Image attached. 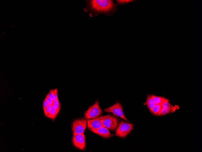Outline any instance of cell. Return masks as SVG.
Masks as SVG:
<instances>
[{
	"instance_id": "1",
	"label": "cell",
	"mask_w": 202,
	"mask_h": 152,
	"mask_svg": "<svg viewBox=\"0 0 202 152\" xmlns=\"http://www.w3.org/2000/svg\"><path fill=\"white\" fill-rule=\"evenodd\" d=\"M87 5L84 9L85 11H90L91 17L99 14L111 16L118 10V6L113 0H87Z\"/></svg>"
},
{
	"instance_id": "2",
	"label": "cell",
	"mask_w": 202,
	"mask_h": 152,
	"mask_svg": "<svg viewBox=\"0 0 202 152\" xmlns=\"http://www.w3.org/2000/svg\"><path fill=\"white\" fill-rule=\"evenodd\" d=\"M103 113L99 105V100H97L95 103L91 105L84 113V118L85 120H88L97 118Z\"/></svg>"
},
{
	"instance_id": "3",
	"label": "cell",
	"mask_w": 202,
	"mask_h": 152,
	"mask_svg": "<svg viewBox=\"0 0 202 152\" xmlns=\"http://www.w3.org/2000/svg\"><path fill=\"white\" fill-rule=\"evenodd\" d=\"M133 125L132 123L121 121L116 130L115 135L121 137H124L129 133L132 130Z\"/></svg>"
},
{
	"instance_id": "4",
	"label": "cell",
	"mask_w": 202,
	"mask_h": 152,
	"mask_svg": "<svg viewBox=\"0 0 202 152\" xmlns=\"http://www.w3.org/2000/svg\"><path fill=\"white\" fill-rule=\"evenodd\" d=\"M87 122L85 119L80 118L74 120L72 123V128L73 134L84 133L87 127Z\"/></svg>"
},
{
	"instance_id": "5",
	"label": "cell",
	"mask_w": 202,
	"mask_h": 152,
	"mask_svg": "<svg viewBox=\"0 0 202 152\" xmlns=\"http://www.w3.org/2000/svg\"><path fill=\"white\" fill-rule=\"evenodd\" d=\"M104 110L107 112L112 113L115 116L120 117L127 122H129L125 116L122 106L119 102L116 103L112 106L105 109Z\"/></svg>"
},
{
	"instance_id": "6",
	"label": "cell",
	"mask_w": 202,
	"mask_h": 152,
	"mask_svg": "<svg viewBox=\"0 0 202 152\" xmlns=\"http://www.w3.org/2000/svg\"><path fill=\"white\" fill-rule=\"evenodd\" d=\"M101 121L105 127L111 130H116L119 123L118 119L113 115L101 120Z\"/></svg>"
},
{
	"instance_id": "7",
	"label": "cell",
	"mask_w": 202,
	"mask_h": 152,
	"mask_svg": "<svg viewBox=\"0 0 202 152\" xmlns=\"http://www.w3.org/2000/svg\"><path fill=\"white\" fill-rule=\"evenodd\" d=\"M72 140L73 145L76 147L82 150H85L86 145L84 133L73 134Z\"/></svg>"
},
{
	"instance_id": "8",
	"label": "cell",
	"mask_w": 202,
	"mask_h": 152,
	"mask_svg": "<svg viewBox=\"0 0 202 152\" xmlns=\"http://www.w3.org/2000/svg\"><path fill=\"white\" fill-rule=\"evenodd\" d=\"M110 115V114L103 115L95 118L87 120V122L88 128H97L101 127H105L103 125L101 120L109 117Z\"/></svg>"
},
{
	"instance_id": "9",
	"label": "cell",
	"mask_w": 202,
	"mask_h": 152,
	"mask_svg": "<svg viewBox=\"0 0 202 152\" xmlns=\"http://www.w3.org/2000/svg\"><path fill=\"white\" fill-rule=\"evenodd\" d=\"M176 108L177 107H174L171 104L168 100L161 104L160 110L158 116H163L173 112L175 110V108Z\"/></svg>"
},
{
	"instance_id": "10",
	"label": "cell",
	"mask_w": 202,
	"mask_h": 152,
	"mask_svg": "<svg viewBox=\"0 0 202 152\" xmlns=\"http://www.w3.org/2000/svg\"><path fill=\"white\" fill-rule=\"evenodd\" d=\"M91 131L100 136L103 138H108L113 136L114 134L111 133L108 129L105 127L97 128H89Z\"/></svg>"
},
{
	"instance_id": "11",
	"label": "cell",
	"mask_w": 202,
	"mask_h": 152,
	"mask_svg": "<svg viewBox=\"0 0 202 152\" xmlns=\"http://www.w3.org/2000/svg\"><path fill=\"white\" fill-rule=\"evenodd\" d=\"M145 104L151 112L156 105L152 98V94L147 95Z\"/></svg>"
},
{
	"instance_id": "12",
	"label": "cell",
	"mask_w": 202,
	"mask_h": 152,
	"mask_svg": "<svg viewBox=\"0 0 202 152\" xmlns=\"http://www.w3.org/2000/svg\"><path fill=\"white\" fill-rule=\"evenodd\" d=\"M152 98L156 104H161L164 102L168 100L166 98L152 94Z\"/></svg>"
},
{
	"instance_id": "13",
	"label": "cell",
	"mask_w": 202,
	"mask_h": 152,
	"mask_svg": "<svg viewBox=\"0 0 202 152\" xmlns=\"http://www.w3.org/2000/svg\"><path fill=\"white\" fill-rule=\"evenodd\" d=\"M58 90L57 88L52 89L50 90L47 95L51 98L53 101L58 98L57 95Z\"/></svg>"
},
{
	"instance_id": "14",
	"label": "cell",
	"mask_w": 202,
	"mask_h": 152,
	"mask_svg": "<svg viewBox=\"0 0 202 152\" xmlns=\"http://www.w3.org/2000/svg\"><path fill=\"white\" fill-rule=\"evenodd\" d=\"M57 115L58 114L56 113V110L54 105L53 104L52 105L51 108L50 112L47 115V117L52 120H54Z\"/></svg>"
},
{
	"instance_id": "15",
	"label": "cell",
	"mask_w": 202,
	"mask_h": 152,
	"mask_svg": "<svg viewBox=\"0 0 202 152\" xmlns=\"http://www.w3.org/2000/svg\"><path fill=\"white\" fill-rule=\"evenodd\" d=\"M161 105L158 104H156L152 110L151 112L155 115L158 116V114L160 110Z\"/></svg>"
},
{
	"instance_id": "16",
	"label": "cell",
	"mask_w": 202,
	"mask_h": 152,
	"mask_svg": "<svg viewBox=\"0 0 202 152\" xmlns=\"http://www.w3.org/2000/svg\"><path fill=\"white\" fill-rule=\"evenodd\" d=\"M53 104L55 108L57 113L58 114L60 109V103L58 98L53 101Z\"/></svg>"
},
{
	"instance_id": "17",
	"label": "cell",
	"mask_w": 202,
	"mask_h": 152,
	"mask_svg": "<svg viewBox=\"0 0 202 152\" xmlns=\"http://www.w3.org/2000/svg\"><path fill=\"white\" fill-rule=\"evenodd\" d=\"M116 1L117 4L119 5H123L135 1L132 0H117Z\"/></svg>"
},
{
	"instance_id": "18",
	"label": "cell",
	"mask_w": 202,
	"mask_h": 152,
	"mask_svg": "<svg viewBox=\"0 0 202 152\" xmlns=\"http://www.w3.org/2000/svg\"><path fill=\"white\" fill-rule=\"evenodd\" d=\"M52 105L49 104L48 106L44 110V113L45 116H47L50 111Z\"/></svg>"
},
{
	"instance_id": "19",
	"label": "cell",
	"mask_w": 202,
	"mask_h": 152,
	"mask_svg": "<svg viewBox=\"0 0 202 152\" xmlns=\"http://www.w3.org/2000/svg\"><path fill=\"white\" fill-rule=\"evenodd\" d=\"M49 102L45 99H44L43 103V110H44L49 105Z\"/></svg>"
},
{
	"instance_id": "20",
	"label": "cell",
	"mask_w": 202,
	"mask_h": 152,
	"mask_svg": "<svg viewBox=\"0 0 202 152\" xmlns=\"http://www.w3.org/2000/svg\"><path fill=\"white\" fill-rule=\"evenodd\" d=\"M49 103V104L52 105L53 104V101L52 99L47 95L45 98Z\"/></svg>"
}]
</instances>
